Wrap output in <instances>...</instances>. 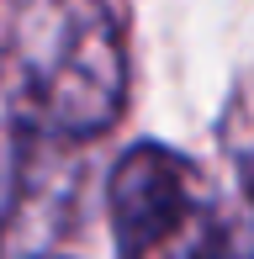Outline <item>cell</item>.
Here are the masks:
<instances>
[{"instance_id": "cell-1", "label": "cell", "mask_w": 254, "mask_h": 259, "mask_svg": "<svg viewBox=\"0 0 254 259\" xmlns=\"http://www.w3.org/2000/svg\"><path fill=\"white\" fill-rule=\"evenodd\" d=\"M0 101L43 138H101L127 106L111 0H0Z\"/></svg>"}, {"instance_id": "cell-4", "label": "cell", "mask_w": 254, "mask_h": 259, "mask_svg": "<svg viewBox=\"0 0 254 259\" xmlns=\"http://www.w3.org/2000/svg\"><path fill=\"white\" fill-rule=\"evenodd\" d=\"M223 159L233 169V185H238V201H244L249 222H254V90H238L223 111Z\"/></svg>"}, {"instance_id": "cell-3", "label": "cell", "mask_w": 254, "mask_h": 259, "mask_svg": "<svg viewBox=\"0 0 254 259\" xmlns=\"http://www.w3.org/2000/svg\"><path fill=\"white\" fill-rule=\"evenodd\" d=\"M148 259H254V222L244 201H223L217 191H206V201Z\"/></svg>"}, {"instance_id": "cell-2", "label": "cell", "mask_w": 254, "mask_h": 259, "mask_svg": "<svg viewBox=\"0 0 254 259\" xmlns=\"http://www.w3.org/2000/svg\"><path fill=\"white\" fill-rule=\"evenodd\" d=\"M201 201H206V180L186 154H175L164 143L127 148L106 185L117 259H148Z\"/></svg>"}]
</instances>
